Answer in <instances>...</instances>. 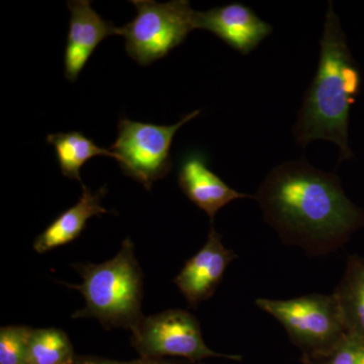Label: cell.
<instances>
[{"instance_id": "9a60e30c", "label": "cell", "mask_w": 364, "mask_h": 364, "mask_svg": "<svg viewBox=\"0 0 364 364\" xmlns=\"http://www.w3.org/2000/svg\"><path fill=\"white\" fill-rule=\"evenodd\" d=\"M68 335L57 328H33L28 347V364H71L76 358Z\"/></svg>"}, {"instance_id": "ba28073f", "label": "cell", "mask_w": 364, "mask_h": 364, "mask_svg": "<svg viewBox=\"0 0 364 364\" xmlns=\"http://www.w3.org/2000/svg\"><path fill=\"white\" fill-rule=\"evenodd\" d=\"M236 258L237 254L223 244L221 235L212 226L205 245L186 261L173 282L188 305L196 308L214 296L228 267Z\"/></svg>"}, {"instance_id": "7a4b0ae2", "label": "cell", "mask_w": 364, "mask_h": 364, "mask_svg": "<svg viewBox=\"0 0 364 364\" xmlns=\"http://www.w3.org/2000/svg\"><path fill=\"white\" fill-rule=\"evenodd\" d=\"M320 47L317 72L299 109L294 135L303 147L316 140L334 143L344 161L353 157L348 141L349 114L361 78L332 1L328 4Z\"/></svg>"}, {"instance_id": "ac0fdd59", "label": "cell", "mask_w": 364, "mask_h": 364, "mask_svg": "<svg viewBox=\"0 0 364 364\" xmlns=\"http://www.w3.org/2000/svg\"><path fill=\"white\" fill-rule=\"evenodd\" d=\"M158 360H160V359H158ZM158 360L139 358L134 359V360L121 361L97 358V356L77 355L71 364H156Z\"/></svg>"}, {"instance_id": "6da1fadb", "label": "cell", "mask_w": 364, "mask_h": 364, "mask_svg": "<svg viewBox=\"0 0 364 364\" xmlns=\"http://www.w3.org/2000/svg\"><path fill=\"white\" fill-rule=\"evenodd\" d=\"M254 198L280 239L310 255L335 252L364 226V210L349 200L338 176L305 159L273 168Z\"/></svg>"}, {"instance_id": "e0dca14e", "label": "cell", "mask_w": 364, "mask_h": 364, "mask_svg": "<svg viewBox=\"0 0 364 364\" xmlns=\"http://www.w3.org/2000/svg\"><path fill=\"white\" fill-rule=\"evenodd\" d=\"M326 358L324 364H364V339L347 333Z\"/></svg>"}, {"instance_id": "7c38bea8", "label": "cell", "mask_w": 364, "mask_h": 364, "mask_svg": "<svg viewBox=\"0 0 364 364\" xmlns=\"http://www.w3.org/2000/svg\"><path fill=\"white\" fill-rule=\"evenodd\" d=\"M80 200L73 207L59 215L42 232L33 242L36 252L44 254L53 249L71 243L77 239L92 217L109 214V210L102 207V200L107 195L105 186L97 191H92L83 184Z\"/></svg>"}, {"instance_id": "4fadbf2b", "label": "cell", "mask_w": 364, "mask_h": 364, "mask_svg": "<svg viewBox=\"0 0 364 364\" xmlns=\"http://www.w3.org/2000/svg\"><path fill=\"white\" fill-rule=\"evenodd\" d=\"M345 329L348 334L364 339V257L350 255L343 277L335 289Z\"/></svg>"}, {"instance_id": "8992f818", "label": "cell", "mask_w": 364, "mask_h": 364, "mask_svg": "<svg viewBox=\"0 0 364 364\" xmlns=\"http://www.w3.org/2000/svg\"><path fill=\"white\" fill-rule=\"evenodd\" d=\"M200 114L196 109L170 126L119 119L117 140L109 149L116 155L124 176L150 191L155 181L171 171L170 149L177 131Z\"/></svg>"}, {"instance_id": "8fae6325", "label": "cell", "mask_w": 364, "mask_h": 364, "mask_svg": "<svg viewBox=\"0 0 364 364\" xmlns=\"http://www.w3.org/2000/svg\"><path fill=\"white\" fill-rule=\"evenodd\" d=\"M178 184L191 203L203 210L214 222L217 213L225 205L253 196L239 193L210 169L205 155L193 151L184 155L179 163Z\"/></svg>"}, {"instance_id": "2e32d148", "label": "cell", "mask_w": 364, "mask_h": 364, "mask_svg": "<svg viewBox=\"0 0 364 364\" xmlns=\"http://www.w3.org/2000/svg\"><path fill=\"white\" fill-rule=\"evenodd\" d=\"M33 328L6 326L0 329V364H28V347Z\"/></svg>"}, {"instance_id": "d6986e66", "label": "cell", "mask_w": 364, "mask_h": 364, "mask_svg": "<svg viewBox=\"0 0 364 364\" xmlns=\"http://www.w3.org/2000/svg\"><path fill=\"white\" fill-rule=\"evenodd\" d=\"M156 364H202L200 363H195V361H189L186 360V359H183V360H174V359H160V360H158V363Z\"/></svg>"}, {"instance_id": "30bf717a", "label": "cell", "mask_w": 364, "mask_h": 364, "mask_svg": "<svg viewBox=\"0 0 364 364\" xmlns=\"http://www.w3.org/2000/svg\"><path fill=\"white\" fill-rule=\"evenodd\" d=\"M67 6L70 21L64 65L65 77L75 82L97 46L107 37L119 35V28L105 20L91 7L88 0H71L67 2Z\"/></svg>"}, {"instance_id": "52a82bcc", "label": "cell", "mask_w": 364, "mask_h": 364, "mask_svg": "<svg viewBox=\"0 0 364 364\" xmlns=\"http://www.w3.org/2000/svg\"><path fill=\"white\" fill-rule=\"evenodd\" d=\"M131 344L139 358H179L200 363L207 358L241 360L240 355L212 350L203 341L200 322L188 311L172 309L148 316L132 331Z\"/></svg>"}, {"instance_id": "5b68a950", "label": "cell", "mask_w": 364, "mask_h": 364, "mask_svg": "<svg viewBox=\"0 0 364 364\" xmlns=\"http://www.w3.org/2000/svg\"><path fill=\"white\" fill-rule=\"evenodd\" d=\"M256 306L282 325L289 338L315 355L328 356L347 334L334 294L257 299Z\"/></svg>"}, {"instance_id": "5bb4252c", "label": "cell", "mask_w": 364, "mask_h": 364, "mask_svg": "<svg viewBox=\"0 0 364 364\" xmlns=\"http://www.w3.org/2000/svg\"><path fill=\"white\" fill-rule=\"evenodd\" d=\"M47 142L55 148L60 170L67 178L75 179L83 186L80 169L88 160L95 156L114 158L116 155L109 149L98 147L95 141L81 132L50 134Z\"/></svg>"}, {"instance_id": "3957f363", "label": "cell", "mask_w": 364, "mask_h": 364, "mask_svg": "<svg viewBox=\"0 0 364 364\" xmlns=\"http://www.w3.org/2000/svg\"><path fill=\"white\" fill-rule=\"evenodd\" d=\"M80 275L79 284L60 282L82 294L85 308L73 313V318H97L104 329H134L145 318L142 313L144 277L135 255V245L124 239L114 258L105 262L74 263Z\"/></svg>"}, {"instance_id": "277c9868", "label": "cell", "mask_w": 364, "mask_h": 364, "mask_svg": "<svg viewBox=\"0 0 364 364\" xmlns=\"http://www.w3.org/2000/svg\"><path fill=\"white\" fill-rule=\"evenodd\" d=\"M136 16L119 28L126 52L140 65L164 58L196 30V14L188 0H133Z\"/></svg>"}, {"instance_id": "9c48e42d", "label": "cell", "mask_w": 364, "mask_h": 364, "mask_svg": "<svg viewBox=\"0 0 364 364\" xmlns=\"http://www.w3.org/2000/svg\"><path fill=\"white\" fill-rule=\"evenodd\" d=\"M196 30L214 33L242 55L250 54L272 32L269 23L239 2L196 11Z\"/></svg>"}]
</instances>
